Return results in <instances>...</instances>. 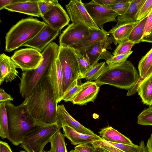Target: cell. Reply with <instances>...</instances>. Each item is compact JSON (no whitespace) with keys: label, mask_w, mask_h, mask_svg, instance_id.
I'll return each mask as SVG.
<instances>
[{"label":"cell","mask_w":152,"mask_h":152,"mask_svg":"<svg viewBox=\"0 0 152 152\" xmlns=\"http://www.w3.org/2000/svg\"><path fill=\"white\" fill-rule=\"evenodd\" d=\"M24 100L26 109L38 123L42 126L56 123L58 104L48 75Z\"/></svg>","instance_id":"obj_1"},{"label":"cell","mask_w":152,"mask_h":152,"mask_svg":"<svg viewBox=\"0 0 152 152\" xmlns=\"http://www.w3.org/2000/svg\"><path fill=\"white\" fill-rule=\"evenodd\" d=\"M8 119L7 139L13 145L20 144L27 135L43 126L37 122L26 109L25 101L16 106L10 102H4Z\"/></svg>","instance_id":"obj_2"},{"label":"cell","mask_w":152,"mask_h":152,"mask_svg":"<svg viewBox=\"0 0 152 152\" xmlns=\"http://www.w3.org/2000/svg\"><path fill=\"white\" fill-rule=\"evenodd\" d=\"M59 46L52 42L44 50L42 60L36 69L22 71L20 78L19 92L24 99L30 94L37 84L48 75L53 63L57 58Z\"/></svg>","instance_id":"obj_3"},{"label":"cell","mask_w":152,"mask_h":152,"mask_svg":"<svg viewBox=\"0 0 152 152\" xmlns=\"http://www.w3.org/2000/svg\"><path fill=\"white\" fill-rule=\"evenodd\" d=\"M140 77L132 63L126 60L123 64L112 68L107 66L101 75L95 81L99 86L108 84L128 90L132 88Z\"/></svg>","instance_id":"obj_4"},{"label":"cell","mask_w":152,"mask_h":152,"mask_svg":"<svg viewBox=\"0 0 152 152\" xmlns=\"http://www.w3.org/2000/svg\"><path fill=\"white\" fill-rule=\"evenodd\" d=\"M46 24L32 17L20 20L11 28L6 34L5 51L11 52L23 46L33 38Z\"/></svg>","instance_id":"obj_5"},{"label":"cell","mask_w":152,"mask_h":152,"mask_svg":"<svg viewBox=\"0 0 152 152\" xmlns=\"http://www.w3.org/2000/svg\"><path fill=\"white\" fill-rule=\"evenodd\" d=\"M59 46L57 58L62 72L64 94L74 81L80 79V75L73 47Z\"/></svg>","instance_id":"obj_6"},{"label":"cell","mask_w":152,"mask_h":152,"mask_svg":"<svg viewBox=\"0 0 152 152\" xmlns=\"http://www.w3.org/2000/svg\"><path fill=\"white\" fill-rule=\"evenodd\" d=\"M60 129L56 123L42 126L26 136L20 146L27 152H43L45 145Z\"/></svg>","instance_id":"obj_7"},{"label":"cell","mask_w":152,"mask_h":152,"mask_svg":"<svg viewBox=\"0 0 152 152\" xmlns=\"http://www.w3.org/2000/svg\"><path fill=\"white\" fill-rule=\"evenodd\" d=\"M11 58L18 67L25 71L37 68L42 62L43 56L38 50L30 48L16 51Z\"/></svg>","instance_id":"obj_8"},{"label":"cell","mask_w":152,"mask_h":152,"mask_svg":"<svg viewBox=\"0 0 152 152\" xmlns=\"http://www.w3.org/2000/svg\"><path fill=\"white\" fill-rule=\"evenodd\" d=\"M66 8L72 23H80L89 29L99 30L81 0L70 1Z\"/></svg>","instance_id":"obj_9"},{"label":"cell","mask_w":152,"mask_h":152,"mask_svg":"<svg viewBox=\"0 0 152 152\" xmlns=\"http://www.w3.org/2000/svg\"><path fill=\"white\" fill-rule=\"evenodd\" d=\"M84 4L93 20L101 29H104L105 23L117 21L116 18L118 15L111 8L100 4L94 0Z\"/></svg>","instance_id":"obj_10"},{"label":"cell","mask_w":152,"mask_h":152,"mask_svg":"<svg viewBox=\"0 0 152 152\" xmlns=\"http://www.w3.org/2000/svg\"><path fill=\"white\" fill-rule=\"evenodd\" d=\"M90 34V29L80 23H72L60 35L59 45L75 47Z\"/></svg>","instance_id":"obj_11"},{"label":"cell","mask_w":152,"mask_h":152,"mask_svg":"<svg viewBox=\"0 0 152 152\" xmlns=\"http://www.w3.org/2000/svg\"><path fill=\"white\" fill-rule=\"evenodd\" d=\"M41 17L51 28L59 31L68 24L70 19L66 12L59 3Z\"/></svg>","instance_id":"obj_12"},{"label":"cell","mask_w":152,"mask_h":152,"mask_svg":"<svg viewBox=\"0 0 152 152\" xmlns=\"http://www.w3.org/2000/svg\"><path fill=\"white\" fill-rule=\"evenodd\" d=\"M48 76L55 100L58 104L61 101L64 94L63 75L61 64L58 58L51 65Z\"/></svg>","instance_id":"obj_13"},{"label":"cell","mask_w":152,"mask_h":152,"mask_svg":"<svg viewBox=\"0 0 152 152\" xmlns=\"http://www.w3.org/2000/svg\"><path fill=\"white\" fill-rule=\"evenodd\" d=\"M59 32L52 29L46 24L33 38L25 43L23 46L34 48L41 52L56 39Z\"/></svg>","instance_id":"obj_14"},{"label":"cell","mask_w":152,"mask_h":152,"mask_svg":"<svg viewBox=\"0 0 152 152\" xmlns=\"http://www.w3.org/2000/svg\"><path fill=\"white\" fill-rule=\"evenodd\" d=\"M107 49L112 50L110 44L99 43L89 46L84 50H80L91 64L94 66L98 63L99 60L103 59L107 61L113 56Z\"/></svg>","instance_id":"obj_15"},{"label":"cell","mask_w":152,"mask_h":152,"mask_svg":"<svg viewBox=\"0 0 152 152\" xmlns=\"http://www.w3.org/2000/svg\"><path fill=\"white\" fill-rule=\"evenodd\" d=\"M56 124L60 129L62 128V124H65L79 133L92 135L96 134L72 117L67 111L63 104L57 106Z\"/></svg>","instance_id":"obj_16"},{"label":"cell","mask_w":152,"mask_h":152,"mask_svg":"<svg viewBox=\"0 0 152 152\" xmlns=\"http://www.w3.org/2000/svg\"><path fill=\"white\" fill-rule=\"evenodd\" d=\"M99 86L95 82L87 81L82 83L81 89L72 101L73 104L83 105L88 102H94L96 99Z\"/></svg>","instance_id":"obj_17"},{"label":"cell","mask_w":152,"mask_h":152,"mask_svg":"<svg viewBox=\"0 0 152 152\" xmlns=\"http://www.w3.org/2000/svg\"><path fill=\"white\" fill-rule=\"evenodd\" d=\"M4 9L10 11L22 13L28 15L41 17L38 0H15Z\"/></svg>","instance_id":"obj_18"},{"label":"cell","mask_w":152,"mask_h":152,"mask_svg":"<svg viewBox=\"0 0 152 152\" xmlns=\"http://www.w3.org/2000/svg\"><path fill=\"white\" fill-rule=\"evenodd\" d=\"M18 67L11 57L4 53L0 55V85L11 82L18 76Z\"/></svg>","instance_id":"obj_19"},{"label":"cell","mask_w":152,"mask_h":152,"mask_svg":"<svg viewBox=\"0 0 152 152\" xmlns=\"http://www.w3.org/2000/svg\"><path fill=\"white\" fill-rule=\"evenodd\" d=\"M90 34L87 38L80 41L74 48L80 50H84L91 45L99 43H106L111 44L113 40L108 32L104 29L95 30L90 29Z\"/></svg>","instance_id":"obj_20"},{"label":"cell","mask_w":152,"mask_h":152,"mask_svg":"<svg viewBox=\"0 0 152 152\" xmlns=\"http://www.w3.org/2000/svg\"><path fill=\"white\" fill-rule=\"evenodd\" d=\"M64 134L71 144L77 145L81 144L91 143L95 141L101 140L99 136L85 134L77 132L67 125H62Z\"/></svg>","instance_id":"obj_21"},{"label":"cell","mask_w":152,"mask_h":152,"mask_svg":"<svg viewBox=\"0 0 152 152\" xmlns=\"http://www.w3.org/2000/svg\"><path fill=\"white\" fill-rule=\"evenodd\" d=\"M140 20L132 23L118 21L115 26L108 32L114 44L116 45L126 39Z\"/></svg>","instance_id":"obj_22"},{"label":"cell","mask_w":152,"mask_h":152,"mask_svg":"<svg viewBox=\"0 0 152 152\" xmlns=\"http://www.w3.org/2000/svg\"><path fill=\"white\" fill-rule=\"evenodd\" d=\"M99 133L103 141L130 145L134 144L129 139L111 126L101 129Z\"/></svg>","instance_id":"obj_23"},{"label":"cell","mask_w":152,"mask_h":152,"mask_svg":"<svg viewBox=\"0 0 152 152\" xmlns=\"http://www.w3.org/2000/svg\"><path fill=\"white\" fill-rule=\"evenodd\" d=\"M137 92L144 104L152 105V72L140 84Z\"/></svg>","instance_id":"obj_24"},{"label":"cell","mask_w":152,"mask_h":152,"mask_svg":"<svg viewBox=\"0 0 152 152\" xmlns=\"http://www.w3.org/2000/svg\"><path fill=\"white\" fill-rule=\"evenodd\" d=\"M145 1L131 0L130 6L127 11L124 14L118 16L117 20L118 21L127 23L137 21L136 18L137 15Z\"/></svg>","instance_id":"obj_25"},{"label":"cell","mask_w":152,"mask_h":152,"mask_svg":"<svg viewBox=\"0 0 152 152\" xmlns=\"http://www.w3.org/2000/svg\"><path fill=\"white\" fill-rule=\"evenodd\" d=\"M94 147L103 145L112 146L124 152H140V147L139 145L134 144L130 145L123 144L114 143L102 140L95 141L91 143Z\"/></svg>","instance_id":"obj_26"},{"label":"cell","mask_w":152,"mask_h":152,"mask_svg":"<svg viewBox=\"0 0 152 152\" xmlns=\"http://www.w3.org/2000/svg\"><path fill=\"white\" fill-rule=\"evenodd\" d=\"M65 136L61 133L60 130H58L51 139V152H68L65 142Z\"/></svg>","instance_id":"obj_27"},{"label":"cell","mask_w":152,"mask_h":152,"mask_svg":"<svg viewBox=\"0 0 152 152\" xmlns=\"http://www.w3.org/2000/svg\"><path fill=\"white\" fill-rule=\"evenodd\" d=\"M148 15L140 20L132 29L127 38L134 44L141 42Z\"/></svg>","instance_id":"obj_28"},{"label":"cell","mask_w":152,"mask_h":152,"mask_svg":"<svg viewBox=\"0 0 152 152\" xmlns=\"http://www.w3.org/2000/svg\"><path fill=\"white\" fill-rule=\"evenodd\" d=\"M73 48L78 64L81 79L93 66L91 64L80 50Z\"/></svg>","instance_id":"obj_29"},{"label":"cell","mask_w":152,"mask_h":152,"mask_svg":"<svg viewBox=\"0 0 152 152\" xmlns=\"http://www.w3.org/2000/svg\"><path fill=\"white\" fill-rule=\"evenodd\" d=\"M8 135V119L4 103H0V136L7 138Z\"/></svg>","instance_id":"obj_30"},{"label":"cell","mask_w":152,"mask_h":152,"mask_svg":"<svg viewBox=\"0 0 152 152\" xmlns=\"http://www.w3.org/2000/svg\"><path fill=\"white\" fill-rule=\"evenodd\" d=\"M152 68V48L139 62L138 69L140 77Z\"/></svg>","instance_id":"obj_31"},{"label":"cell","mask_w":152,"mask_h":152,"mask_svg":"<svg viewBox=\"0 0 152 152\" xmlns=\"http://www.w3.org/2000/svg\"><path fill=\"white\" fill-rule=\"evenodd\" d=\"M107 66V65L105 64V62L98 63L93 66L82 78H84L89 81L95 80L102 73Z\"/></svg>","instance_id":"obj_32"},{"label":"cell","mask_w":152,"mask_h":152,"mask_svg":"<svg viewBox=\"0 0 152 152\" xmlns=\"http://www.w3.org/2000/svg\"><path fill=\"white\" fill-rule=\"evenodd\" d=\"M77 80L74 81L66 92L64 94L61 99L65 102H72L74 97L81 89L82 84L79 85Z\"/></svg>","instance_id":"obj_33"},{"label":"cell","mask_w":152,"mask_h":152,"mask_svg":"<svg viewBox=\"0 0 152 152\" xmlns=\"http://www.w3.org/2000/svg\"><path fill=\"white\" fill-rule=\"evenodd\" d=\"M137 123L142 126H152V106L144 110L138 115Z\"/></svg>","instance_id":"obj_34"},{"label":"cell","mask_w":152,"mask_h":152,"mask_svg":"<svg viewBox=\"0 0 152 152\" xmlns=\"http://www.w3.org/2000/svg\"><path fill=\"white\" fill-rule=\"evenodd\" d=\"M134 44L126 38L119 44L113 53V55L116 56L126 54L131 51L132 47Z\"/></svg>","instance_id":"obj_35"},{"label":"cell","mask_w":152,"mask_h":152,"mask_svg":"<svg viewBox=\"0 0 152 152\" xmlns=\"http://www.w3.org/2000/svg\"><path fill=\"white\" fill-rule=\"evenodd\" d=\"M132 52L133 51L131 50L126 54L113 56L111 58L106 61L107 67H113L123 64L127 60V58Z\"/></svg>","instance_id":"obj_36"},{"label":"cell","mask_w":152,"mask_h":152,"mask_svg":"<svg viewBox=\"0 0 152 152\" xmlns=\"http://www.w3.org/2000/svg\"><path fill=\"white\" fill-rule=\"evenodd\" d=\"M38 3L42 16L59 3L56 0H38Z\"/></svg>","instance_id":"obj_37"},{"label":"cell","mask_w":152,"mask_h":152,"mask_svg":"<svg viewBox=\"0 0 152 152\" xmlns=\"http://www.w3.org/2000/svg\"><path fill=\"white\" fill-rule=\"evenodd\" d=\"M131 0H122L121 1L108 7L111 8L118 16L124 14L128 9Z\"/></svg>","instance_id":"obj_38"},{"label":"cell","mask_w":152,"mask_h":152,"mask_svg":"<svg viewBox=\"0 0 152 152\" xmlns=\"http://www.w3.org/2000/svg\"><path fill=\"white\" fill-rule=\"evenodd\" d=\"M152 10V0H146L137 15L136 20H140L147 16Z\"/></svg>","instance_id":"obj_39"},{"label":"cell","mask_w":152,"mask_h":152,"mask_svg":"<svg viewBox=\"0 0 152 152\" xmlns=\"http://www.w3.org/2000/svg\"><path fill=\"white\" fill-rule=\"evenodd\" d=\"M152 29V10L150 12L148 15V17L145 26L143 37L149 35L151 33Z\"/></svg>","instance_id":"obj_40"},{"label":"cell","mask_w":152,"mask_h":152,"mask_svg":"<svg viewBox=\"0 0 152 152\" xmlns=\"http://www.w3.org/2000/svg\"><path fill=\"white\" fill-rule=\"evenodd\" d=\"M95 148L88 144H81L75 147V149L78 152H94Z\"/></svg>","instance_id":"obj_41"},{"label":"cell","mask_w":152,"mask_h":152,"mask_svg":"<svg viewBox=\"0 0 152 152\" xmlns=\"http://www.w3.org/2000/svg\"><path fill=\"white\" fill-rule=\"evenodd\" d=\"M14 100L11 96L7 93L2 88L0 89V103L10 102Z\"/></svg>","instance_id":"obj_42"},{"label":"cell","mask_w":152,"mask_h":152,"mask_svg":"<svg viewBox=\"0 0 152 152\" xmlns=\"http://www.w3.org/2000/svg\"><path fill=\"white\" fill-rule=\"evenodd\" d=\"M97 3L102 5L108 7L121 1L122 0H94Z\"/></svg>","instance_id":"obj_43"},{"label":"cell","mask_w":152,"mask_h":152,"mask_svg":"<svg viewBox=\"0 0 152 152\" xmlns=\"http://www.w3.org/2000/svg\"><path fill=\"white\" fill-rule=\"evenodd\" d=\"M0 152H12V151L8 143L1 140L0 141Z\"/></svg>","instance_id":"obj_44"},{"label":"cell","mask_w":152,"mask_h":152,"mask_svg":"<svg viewBox=\"0 0 152 152\" xmlns=\"http://www.w3.org/2000/svg\"><path fill=\"white\" fill-rule=\"evenodd\" d=\"M98 147L102 148L108 152H124L119 149L110 146L103 145Z\"/></svg>","instance_id":"obj_45"},{"label":"cell","mask_w":152,"mask_h":152,"mask_svg":"<svg viewBox=\"0 0 152 152\" xmlns=\"http://www.w3.org/2000/svg\"><path fill=\"white\" fill-rule=\"evenodd\" d=\"M15 0H0V10L4 9L6 6L14 2Z\"/></svg>","instance_id":"obj_46"},{"label":"cell","mask_w":152,"mask_h":152,"mask_svg":"<svg viewBox=\"0 0 152 152\" xmlns=\"http://www.w3.org/2000/svg\"><path fill=\"white\" fill-rule=\"evenodd\" d=\"M146 148L147 152H152V133L148 140Z\"/></svg>","instance_id":"obj_47"},{"label":"cell","mask_w":152,"mask_h":152,"mask_svg":"<svg viewBox=\"0 0 152 152\" xmlns=\"http://www.w3.org/2000/svg\"><path fill=\"white\" fill-rule=\"evenodd\" d=\"M142 42H147L152 43V29L150 34L142 38Z\"/></svg>","instance_id":"obj_48"},{"label":"cell","mask_w":152,"mask_h":152,"mask_svg":"<svg viewBox=\"0 0 152 152\" xmlns=\"http://www.w3.org/2000/svg\"><path fill=\"white\" fill-rule=\"evenodd\" d=\"M94 152H108L104 149L99 147H94Z\"/></svg>","instance_id":"obj_49"},{"label":"cell","mask_w":152,"mask_h":152,"mask_svg":"<svg viewBox=\"0 0 152 152\" xmlns=\"http://www.w3.org/2000/svg\"><path fill=\"white\" fill-rule=\"evenodd\" d=\"M70 152H78L76 150H72L70 151Z\"/></svg>","instance_id":"obj_50"},{"label":"cell","mask_w":152,"mask_h":152,"mask_svg":"<svg viewBox=\"0 0 152 152\" xmlns=\"http://www.w3.org/2000/svg\"><path fill=\"white\" fill-rule=\"evenodd\" d=\"M43 152H51L50 151H43Z\"/></svg>","instance_id":"obj_51"},{"label":"cell","mask_w":152,"mask_h":152,"mask_svg":"<svg viewBox=\"0 0 152 152\" xmlns=\"http://www.w3.org/2000/svg\"><path fill=\"white\" fill-rule=\"evenodd\" d=\"M20 152H26V151H21Z\"/></svg>","instance_id":"obj_52"},{"label":"cell","mask_w":152,"mask_h":152,"mask_svg":"<svg viewBox=\"0 0 152 152\" xmlns=\"http://www.w3.org/2000/svg\"><path fill=\"white\" fill-rule=\"evenodd\" d=\"M140 152H141V149H140Z\"/></svg>","instance_id":"obj_53"}]
</instances>
